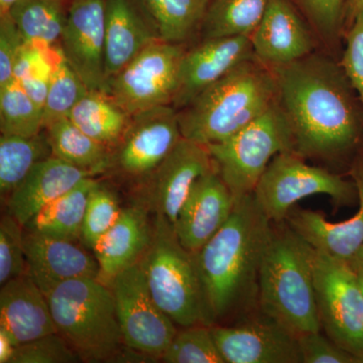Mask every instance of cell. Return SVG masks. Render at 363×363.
I'll return each mask as SVG.
<instances>
[{"label":"cell","mask_w":363,"mask_h":363,"mask_svg":"<svg viewBox=\"0 0 363 363\" xmlns=\"http://www.w3.org/2000/svg\"><path fill=\"white\" fill-rule=\"evenodd\" d=\"M235 203L216 169L200 177L174 224L181 245L190 252H199L228 220Z\"/></svg>","instance_id":"obj_17"},{"label":"cell","mask_w":363,"mask_h":363,"mask_svg":"<svg viewBox=\"0 0 363 363\" xmlns=\"http://www.w3.org/2000/svg\"><path fill=\"white\" fill-rule=\"evenodd\" d=\"M156 23L160 38L185 45L200 33L209 0H143Z\"/></svg>","instance_id":"obj_31"},{"label":"cell","mask_w":363,"mask_h":363,"mask_svg":"<svg viewBox=\"0 0 363 363\" xmlns=\"http://www.w3.org/2000/svg\"><path fill=\"white\" fill-rule=\"evenodd\" d=\"M272 227L248 195L235 203L220 230L194 253L212 323L257 300L260 264Z\"/></svg>","instance_id":"obj_2"},{"label":"cell","mask_w":363,"mask_h":363,"mask_svg":"<svg viewBox=\"0 0 363 363\" xmlns=\"http://www.w3.org/2000/svg\"><path fill=\"white\" fill-rule=\"evenodd\" d=\"M363 11V0H346L345 30Z\"/></svg>","instance_id":"obj_43"},{"label":"cell","mask_w":363,"mask_h":363,"mask_svg":"<svg viewBox=\"0 0 363 363\" xmlns=\"http://www.w3.org/2000/svg\"><path fill=\"white\" fill-rule=\"evenodd\" d=\"M44 130L51 145L52 157L89 171L93 175L111 167V147L86 135L69 117L60 119Z\"/></svg>","instance_id":"obj_27"},{"label":"cell","mask_w":363,"mask_h":363,"mask_svg":"<svg viewBox=\"0 0 363 363\" xmlns=\"http://www.w3.org/2000/svg\"><path fill=\"white\" fill-rule=\"evenodd\" d=\"M162 40L143 0H105V75L116 77L147 45Z\"/></svg>","instance_id":"obj_21"},{"label":"cell","mask_w":363,"mask_h":363,"mask_svg":"<svg viewBox=\"0 0 363 363\" xmlns=\"http://www.w3.org/2000/svg\"><path fill=\"white\" fill-rule=\"evenodd\" d=\"M138 262L150 294L174 323L184 328L213 326L194 253L181 245L173 224L161 214H157L149 247Z\"/></svg>","instance_id":"obj_6"},{"label":"cell","mask_w":363,"mask_h":363,"mask_svg":"<svg viewBox=\"0 0 363 363\" xmlns=\"http://www.w3.org/2000/svg\"><path fill=\"white\" fill-rule=\"evenodd\" d=\"M52 157L45 130L33 136H0V194L9 195L21 185L35 164Z\"/></svg>","instance_id":"obj_29"},{"label":"cell","mask_w":363,"mask_h":363,"mask_svg":"<svg viewBox=\"0 0 363 363\" xmlns=\"http://www.w3.org/2000/svg\"><path fill=\"white\" fill-rule=\"evenodd\" d=\"M60 52L92 91L108 90L105 75V0H72Z\"/></svg>","instance_id":"obj_13"},{"label":"cell","mask_w":363,"mask_h":363,"mask_svg":"<svg viewBox=\"0 0 363 363\" xmlns=\"http://www.w3.org/2000/svg\"><path fill=\"white\" fill-rule=\"evenodd\" d=\"M161 359L167 363H226L217 347L211 326L194 325L178 332Z\"/></svg>","instance_id":"obj_34"},{"label":"cell","mask_w":363,"mask_h":363,"mask_svg":"<svg viewBox=\"0 0 363 363\" xmlns=\"http://www.w3.org/2000/svg\"><path fill=\"white\" fill-rule=\"evenodd\" d=\"M69 118L86 135L112 150L123 138L131 116L106 93L89 90L75 105Z\"/></svg>","instance_id":"obj_26"},{"label":"cell","mask_w":363,"mask_h":363,"mask_svg":"<svg viewBox=\"0 0 363 363\" xmlns=\"http://www.w3.org/2000/svg\"><path fill=\"white\" fill-rule=\"evenodd\" d=\"M185 52L184 45L152 43L109 81L107 95L131 116L172 105Z\"/></svg>","instance_id":"obj_10"},{"label":"cell","mask_w":363,"mask_h":363,"mask_svg":"<svg viewBox=\"0 0 363 363\" xmlns=\"http://www.w3.org/2000/svg\"><path fill=\"white\" fill-rule=\"evenodd\" d=\"M92 176L91 172L72 166L58 157L44 160L35 164L7 198V213L25 227L45 205Z\"/></svg>","instance_id":"obj_23"},{"label":"cell","mask_w":363,"mask_h":363,"mask_svg":"<svg viewBox=\"0 0 363 363\" xmlns=\"http://www.w3.org/2000/svg\"><path fill=\"white\" fill-rule=\"evenodd\" d=\"M25 228L11 214L0 221V285L28 274L23 243Z\"/></svg>","instance_id":"obj_37"},{"label":"cell","mask_w":363,"mask_h":363,"mask_svg":"<svg viewBox=\"0 0 363 363\" xmlns=\"http://www.w3.org/2000/svg\"><path fill=\"white\" fill-rule=\"evenodd\" d=\"M67 2H68L69 4H70V2L72 1V0H66Z\"/></svg>","instance_id":"obj_47"},{"label":"cell","mask_w":363,"mask_h":363,"mask_svg":"<svg viewBox=\"0 0 363 363\" xmlns=\"http://www.w3.org/2000/svg\"><path fill=\"white\" fill-rule=\"evenodd\" d=\"M77 353L59 333L49 334L16 348L13 363H73Z\"/></svg>","instance_id":"obj_38"},{"label":"cell","mask_w":363,"mask_h":363,"mask_svg":"<svg viewBox=\"0 0 363 363\" xmlns=\"http://www.w3.org/2000/svg\"><path fill=\"white\" fill-rule=\"evenodd\" d=\"M121 209L116 196L99 184L93 188L88 199L82 227V240L93 250L98 240L114 225Z\"/></svg>","instance_id":"obj_35"},{"label":"cell","mask_w":363,"mask_h":363,"mask_svg":"<svg viewBox=\"0 0 363 363\" xmlns=\"http://www.w3.org/2000/svg\"><path fill=\"white\" fill-rule=\"evenodd\" d=\"M1 135L33 136L44 130L40 109L18 80L0 88Z\"/></svg>","instance_id":"obj_32"},{"label":"cell","mask_w":363,"mask_h":363,"mask_svg":"<svg viewBox=\"0 0 363 363\" xmlns=\"http://www.w3.org/2000/svg\"><path fill=\"white\" fill-rule=\"evenodd\" d=\"M20 0H0V16L9 13L11 7Z\"/></svg>","instance_id":"obj_45"},{"label":"cell","mask_w":363,"mask_h":363,"mask_svg":"<svg viewBox=\"0 0 363 363\" xmlns=\"http://www.w3.org/2000/svg\"><path fill=\"white\" fill-rule=\"evenodd\" d=\"M23 243L28 274L45 296L70 279H99L96 257L79 247L77 242L25 228Z\"/></svg>","instance_id":"obj_20"},{"label":"cell","mask_w":363,"mask_h":363,"mask_svg":"<svg viewBox=\"0 0 363 363\" xmlns=\"http://www.w3.org/2000/svg\"><path fill=\"white\" fill-rule=\"evenodd\" d=\"M250 40L255 58L269 68L288 65L315 50L311 28L291 0H269Z\"/></svg>","instance_id":"obj_18"},{"label":"cell","mask_w":363,"mask_h":363,"mask_svg":"<svg viewBox=\"0 0 363 363\" xmlns=\"http://www.w3.org/2000/svg\"><path fill=\"white\" fill-rule=\"evenodd\" d=\"M329 196L336 207L358 202L357 184L338 174L310 166L296 152L274 157L253 191V197L272 223L286 220L296 203L310 196Z\"/></svg>","instance_id":"obj_8"},{"label":"cell","mask_w":363,"mask_h":363,"mask_svg":"<svg viewBox=\"0 0 363 363\" xmlns=\"http://www.w3.org/2000/svg\"><path fill=\"white\" fill-rule=\"evenodd\" d=\"M345 50L340 64L363 106V11L344 33Z\"/></svg>","instance_id":"obj_40"},{"label":"cell","mask_w":363,"mask_h":363,"mask_svg":"<svg viewBox=\"0 0 363 363\" xmlns=\"http://www.w3.org/2000/svg\"><path fill=\"white\" fill-rule=\"evenodd\" d=\"M0 328L18 345L58 333L47 296L28 274L1 286Z\"/></svg>","instance_id":"obj_22"},{"label":"cell","mask_w":363,"mask_h":363,"mask_svg":"<svg viewBox=\"0 0 363 363\" xmlns=\"http://www.w3.org/2000/svg\"><path fill=\"white\" fill-rule=\"evenodd\" d=\"M252 58V40L247 35L202 40L184 54L172 106L180 111L229 71Z\"/></svg>","instance_id":"obj_15"},{"label":"cell","mask_w":363,"mask_h":363,"mask_svg":"<svg viewBox=\"0 0 363 363\" xmlns=\"http://www.w3.org/2000/svg\"><path fill=\"white\" fill-rule=\"evenodd\" d=\"M211 332L226 363H303L298 336L266 315Z\"/></svg>","instance_id":"obj_14"},{"label":"cell","mask_w":363,"mask_h":363,"mask_svg":"<svg viewBox=\"0 0 363 363\" xmlns=\"http://www.w3.org/2000/svg\"><path fill=\"white\" fill-rule=\"evenodd\" d=\"M327 45L338 48L345 33L346 0H296Z\"/></svg>","instance_id":"obj_36"},{"label":"cell","mask_w":363,"mask_h":363,"mask_svg":"<svg viewBox=\"0 0 363 363\" xmlns=\"http://www.w3.org/2000/svg\"><path fill=\"white\" fill-rule=\"evenodd\" d=\"M57 330L86 362H109L124 344L116 301L98 279H74L47 295Z\"/></svg>","instance_id":"obj_5"},{"label":"cell","mask_w":363,"mask_h":363,"mask_svg":"<svg viewBox=\"0 0 363 363\" xmlns=\"http://www.w3.org/2000/svg\"><path fill=\"white\" fill-rule=\"evenodd\" d=\"M350 175L357 184L359 204L352 217L341 222H330L322 212L294 207L285 220L315 250L348 262L354 259L363 247L362 150L353 160Z\"/></svg>","instance_id":"obj_16"},{"label":"cell","mask_w":363,"mask_h":363,"mask_svg":"<svg viewBox=\"0 0 363 363\" xmlns=\"http://www.w3.org/2000/svg\"><path fill=\"white\" fill-rule=\"evenodd\" d=\"M68 7L66 0H20L6 14L26 43L45 49L60 43Z\"/></svg>","instance_id":"obj_28"},{"label":"cell","mask_w":363,"mask_h":363,"mask_svg":"<svg viewBox=\"0 0 363 363\" xmlns=\"http://www.w3.org/2000/svg\"><path fill=\"white\" fill-rule=\"evenodd\" d=\"M26 44L18 26L9 14L0 16V88L13 80L14 66Z\"/></svg>","instance_id":"obj_41"},{"label":"cell","mask_w":363,"mask_h":363,"mask_svg":"<svg viewBox=\"0 0 363 363\" xmlns=\"http://www.w3.org/2000/svg\"><path fill=\"white\" fill-rule=\"evenodd\" d=\"M269 0H209L200 35L214 38L250 37L262 21Z\"/></svg>","instance_id":"obj_30"},{"label":"cell","mask_w":363,"mask_h":363,"mask_svg":"<svg viewBox=\"0 0 363 363\" xmlns=\"http://www.w3.org/2000/svg\"><path fill=\"white\" fill-rule=\"evenodd\" d=\"M183 138L178 111L172 105L131 116L130 125L111 154V166L124 175L147 178Z\"/></svg>","instance_id":"obj_12"},{"label":"cell","mask_w":363,"mask_h":363,"mask_svg":"<svg viewBox=\"0 0 363 363\" xmlns=\"http://www.w3.org/2000/svg\"><path fill=\"white\" fill-rule=\"evenodd\" d=\"M353 267H354L355 272L357 274L358 281H359L360 288H362L363 294V262L358 259L350 260Z\"/></svg>","instance_id":"obj_44"},{"label":"cell","mask_w":363,"mask_h":363,"mask_svg":"<svg viewBox=\"0 0 363 363\" xmlns=\"http://www.w3.org/2000/svg\"><path fill=\"white\" fill-rule=\"evenodd\" d=\"M152 226L142 207L123 209L114 225L93 248L100 267L99 279L111 285L119 272L138 264L149 247Z\"/></svg>","instance_id":"obj_24"},{"label":"cell","mask_w":363,"mask_h":363,"mask_svg":"<svg viewBox=\"0 0 363 363\" xmlns=\"http://www.w3.org/2000/svg\"><path fill=\"white\" fill-rule=\"evenodd\" d=\"M206 147L235 202L253 194L274 156L295 152L292 130L278 101L235 135Z\"/></svg>","instance_id":"obj_7"},{"label":"cell","mask_w":363,"mask_h":363,"mask_svg":"<svg viewBox=\"0 0 363 363\" xmlns=\"http://www.w3.org/2000/svg\"><path fill=\"white\" fill-rule=\"evenodd\" d=\"M259 277L262 314L296 335L321 331L315 295L313 247L286 221L272 223Z\"/></svg>","instance_id":"obj_4"},{"label":"cell","mask_w":363,"mask_h":363,"mask_svg":"<svg viewBox=\"0 0 363 363\" xmlns=\"http://www.w3.org/2000/svg\"><path fill=\"white\" fill-rule=\"evenodd\" d=\"M303 363H363L362 358L344 350L321 331L298 336Z\"/></svg>","instance_id":"obj_39"},{"label":"cell","mask_w":363,"mask_h":363,"mask_svg":"<svg viewBox=\"0 0 363 363\" xmlns=\"http://www.w3.org/2000/svg\"><path fill=\"white\" fill-rule=\"evenodd\" d=\"M18 346L9 333L0 328V363H13Z\"/></svg>","instance_id":"obj_42"},{"label":"cell","mask_w":363,"mask_h":363,"mask_svg":"<svg viewBox=\"0 0 363 363\" xmlns=\"http://www.w3.org/2000/svg\"><path fill=\"white\" fill-rule=\"evenodd\" d=\"M215 169L206 145L182 138L166 159L147 177L157 214L166 217L174 225L195 182Z\"/></svg>","instance_id":"obj_19"},{"label":"cell","mask_w":363,"mask_h":363,"mask_svg":"<svg viewBox=\"0 0 363 363\" xmlns=\"http://www.w3.org/2000/svg\"><path fill=\"white\" fill-rule=\"evenodd\" d=\"M89 89L60 52L58 61L52 67L49 91L43 111L44 130L60 119L70 116L75 105Z\"/></svg>","instance_id":"obj_33"},{"label":"cell","mask_w":363,"mask_h":363,"mask_svg":"<svg viewBox=\"0 0 363 363\" xmlns=\"http://www.w3.org/2000/svg\"><path fill=\"white\" fill-rule=\"evenodd\" d=\"M109 286L124 345L161 359L178 330L150 294L140 262L116 274Z\"/></svg>","instance_id":"obj_11"},{"label":"cell","mask_w":363,"mask_h":363,"mask_svg":"<svg viewBox=\"0 0 363 363\" xmlns=\"http://www.w3.org/2000/svg\"><path fill=\"white\" fill-rule=\"evenodd\" d=\"M353 259L362 260V262H363V247L360 248L359 252H357V257Z\"/></svg>","instance_id":"obj_46"},{"label":"cell","mask_w":363,"mask_h":363,"mask_svg":"<svg viewBox=\"0 0 363 363\" xmlns=\"http://www.w3.org/2000/svg\"><path fill=\"white\" fill-rule=\"evenodd\" d=\"M277 101L274 72L257 58L247 60L178 111L182 135L204 145L223 142Z\"/></svg>","instance_id":"obj_3"},{"label":"cell","mask_w":363,"mask_h":363,"mask_svg":"<svg viewBox=\"0 0 363 363\" xmlns=\"http://www.w3.org/2000/svg\"><path fill=\"white\" fill-rule=\"evenodd\" d=\"M97 182L86 178L70 191L40 209L25 228L52 238L77 242L82 240V227L88 199Z\"/></svg>","instance_id":"obj_25"},{"label":"cell","mask_w":363,"mask_h":363,"mask_svg":"<svg viewBox=\"0 0 363 363\" xmlns=\"http://www.w3.org/2000/svg\"><path fill=\"white\" fill-rule=\"evenodd\" d=\"M315 295L321 329L331 340L363 359V294L348 260L313 248Z\"/></svg>","instance_id":"obj_9"},{"label":"cell","mask_w":363,"mask_h":363,"mask_svg":"<svg viewBox=\"0 0 363 363\" xmlns=\"http://www.w3.org/2000/svg\"><path fill=\"white\" fill-rule=\"evenodd\" d=\"M271 69L296 154L323 160L357 156L362 150L363 106L341 64L313 52Z\"/></svg>","instance_id":"obj_1"}]
</instances>
